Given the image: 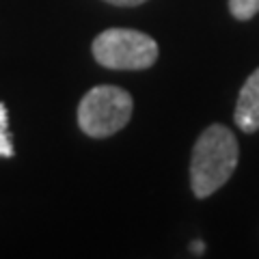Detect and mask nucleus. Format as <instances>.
<instances>
[{"instance_id": "obj_1", "label": "nucleus", "mask_w": 259, "mask_h": 259, "mask_svg": "<svg viewBox=\"0 0 259 259\" xmlns=\"http://www.w3.org/2000/svg\"><path fill=\"white\" fill-rule=\"evenodd\" d=\"M240 160L238 139L227 125L205 127L194 143L190 160V186L197 199H205L231 180Z\"/></svg>"}, {"instance_id": "obj_2", "label": "nucleus", "mask_w": 259, "mask_h": 259, "mask_svg": "<svg viewBox=\"0 0 259 259\" xmlns=\"http://www.w3.org/2000/svg\"><path fill=\"white\" fill-rule=\"evenodd\" d=\"M134 102L125 89L100 84L91 89L78 106V125L87 136L106 139L127 125Z\"/></svg>"}, {"instance_id": "obj_3", "label": "nucleus", "mask_w": 259, "mask_h": 259, "mask_svg": "<svg viewBox=\"0 0 259 259\" xmlns=\"http://www.w3.org/2000/svg\"><path fill=\"white\" fill-rule=\"evenodd\" d=\"M95 61L108 69H147L158 59L156 39L132 28H108L93 41Z\"/></svg>"}, {"instance_id": "obj_4", "label": "nucleus", "mask_w": 259, "mask_h": 259, "mask_svg": "<svg viewBox=\"0 0 259 259\" xmlns=\"http://www.w3.org/2000/svg\"><path fill=\"white\" fill-rule=\"evenodd\" d=\"M233 119H236V125L242 132L250 134L259 130V67L242 84Z\"/></svg>"}, {"instance_id": "obj_5", "label": "nucleus", "mask_w": 259, "mask_h": 259, "mask_svg": "<svg viewBox=\"0 0 259 259\" xmlns=\"http://www.w3.org/2000/svg\"><path fill=\"white\" fill-rule=\"evenodd\" d=\"M13 141L9 132V110L3 102H0V156L3 158H13Z\"/></svg>"}, {"instance_id": "obj_6", "label": "nucleus", "mask_w": 259, "mask_h": 259, "mask_svg": "<svg viewBox=\"0 0 259 259\" xmlns=\"http://www.w3.org/2000/svg\"><path fill=\"white\" fill-rule=\"evenodd\" d=\"M229 11L236 20H250L259 13V0H229Z\"/></svg>"}, {"instance_id": "obj_7", "label": "nucleus", "mask_w": 259, "mask_h": 259, "mask_svg": "<svg viewBox=\"0 0 259 259\" xmlns=\"http://www.w3.org/2000/svg\"><path fill=\"white\" fill-rule=\"evenodd\" d=\"M104 3L117 5V7H139L143 3H147V0H104Z\"/></svg>"}, {"instance_id": "obj_8", "label": "nucleus", "mask_w": 259, "mask_h": 259, "mask_svg": "<svg viewBox=\"0 0 259 259\" xmlns=\"http://www.w3.org/2000/svg\"><path fill=\"white\" fill-rule=\"evenodd\" d=\"M190 250H192V253L197 255V257H201V255L205 253V242H201V240H194L192 244H190Z\"/></svg>"}]
</instances>
